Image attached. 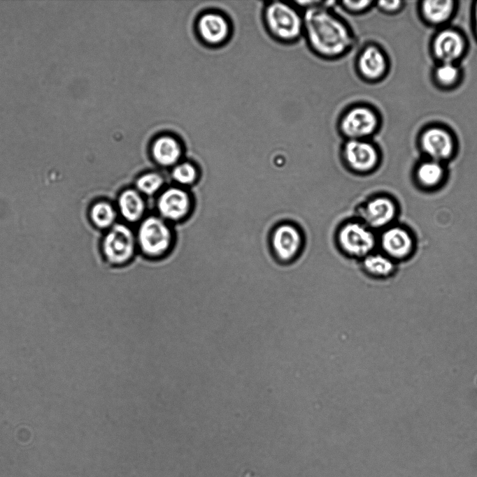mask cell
I'll return each mask as SVG.
<instances>
[{
  "label": "cell",
  "instance_id": "cell-1",
  "mask_svg": "<svg viewBox=\"0 0 477 477\" xmlns=\"http://www.w3.org/2000/svg\"><path fill=\"white\" fill-rule=\"evenodd\" d=\"M334 1H320L303 10L304 38L309 50L325 61L341 59L350 54L357 43L355 33L333 7Z\"/></svg>",
  "mask_w": 477,
  "mask_h": 477
},
{
  "label": "cell",
  "instance_id": "cell-2",
  "mask_svg": "<svg viewBox=\"0 0 477 477\" xmlns=\"http://www.w3.org/2000/svg\"><path fill=\"white\" fill-rule=\"evenodd\" d=\"M261 19L266 34L278 43L293 45L303 38V11L294 1H264Z\"/></svg>",
  "mask_w": 477,
  "mask_h": 477
},
{
  "label": "cell",
  "instance_id": "cell-3",
  "mask_svg": "<svg viewBox=\"0 0 477 477\" xmlns=\"http://www.w3.org/2000/svg\"><path fill=\"white\" fill-rule=\"evenodd\" d=\"M383 116L370 103L357 101L346 106L336 121V129L343 140H372L381 130Z\"/></svg>",
  "mask_w": 477,
  "mask_h": 477
},
{
  "label": "cell",
  "instance_id": "cell-4",
  "mask_svg": "<svg viewBox=\"0 0 477 477\" xmlns=\"http://www.w3.org/2000/svg\"><path fill=\"white\" fill-rule=\"evenodd\" d=\"M416 145L423 158L446 163L459 150L458 138L448 125L432 122L425 124L416 135Z\"/></svg>",
  "mask_w": 477,
  "mask_h": 477
},
{
  "label": "cell",
  "instance_id": "cell-5",
  "mask_svg": "<svg viewBox=\"0 0 477 477\" xmlns=\"http://www.w3.org/2000/svg\"><path fill=\"white\" fill-rule=\"evenodd\" d=\"M470 50L466 33L453 24L434 30L429 44V54L434 63L462 64Z\"/></svg>",
  "mask_w": 477,
  "mask_h": 477
},
{
  "label": "cell",
  "instance_id": "cell-6",
  "mask_svg": "<svg viewBox=\"0 0 477 477\" xmlns=\"http://www.w3.org/2000/svg\"><path fill=\"white\" fill-rule=\"evenodd\" d=\"M136 237L138 249L150 258L165 256L173 243V233L169 223L158 215H150L142 219Z\"/></svg>",
  "mask_w": 477,
  "mask_h": 477
},
{
  "label": "cell",
  "instance_id": "cell-7",
  "mask_svg": "<svg viewBox=\"0 0 477 477\" xmlns=\"http://www.w3.org/2000/svg\"><path fill=\"white\" fill-rule=\"evenodd\" d=\"M336 242L344 255L362 260L374 251L378 245V237L373 230L355 219L347 221L339 226Z\"/></svg>",
  "mask_w": 477,
  "mask_h": 477
},
{
  "label": "cell",
  "instance_id": "cell-8",
  "mask_svg": "<svg viewBox=\"0 0 477 477\" xmlns=\"http://www.w3.org/2000/svg\"><path fill=\"white\" fill-rule=\"evenodd\" d=\"M354 69L357 77L364 82L378 84L388 76L391 61L381 45L368 41L358 50L354 59Z\"/></svg>",
  "mask_w": 477,
  "mask_h": 477
},
{
  "label": "cell",
  "instance_id": "cell-9",
  "mask_svg": "<svg viewBox=\"0 0 477 477\" xmlns=\"http://www.w3.org/2000/svg\"><path fill=\"white\" fill-rule=\"evenodd\" d=\"M340 156L349 170L359 175L373 172L382 159L380 149L373 139L343 140Z\"/></svg>",
  "mask_w": 477,
  "mask_h": 477
},
{
  "label": "cell",
  "instance_id": "cell-10",
  "mask_svg": "<svg viewBox=\"0 0 477 477\" xmlns=\"http://www.w3.org/2000/svg\"><path fill=\"white\" fill-rule=\"evenodd\" d=\"M137 249L136 233L126 223H116L107 230L101 242L106 260L114 266L128 263Z\"/></svg>",
  "mask_w": 477,
  "mask_h": 477
},
{
  "label": "cell",
  "instance_id": "cell-11",
  "mask_svg": "<svg viewBox=\"0 0 477 477\" xmlns=\"http://www.w3.org/2000/svg\"><path fill=\"white\" fill-rule=\"evenodd\" d=\"M399 212L397 202L386 195L373 196L357 210V219L373 231L394 224Z\"/></svg>",
  "mask_w": 477,
  "mask_h": 477
},
{
  "label": "cell",
  "instance_id": "cell-12",
  "mask_svg": "<svg viewBox=\"0 0 477 477\" xmlns=\"http://www.w3.org/2000/svg\"><path fill=\"white\" fill-rule=\"evenodd\" d=\"M192 207L193 200L190 193L177 185L164 189L156 200L158 216L168 223L185 220L191 213Z\"/></svg>",
  "mask_w": 477,
  "mask_h": 477
},
{
  "label": "cell",
  "instance_id": "cell-13",
  "mask_svg": "<svg viewBox=\"0 0 477 477\" xmlns=\"http://www.w3.org/2000/svg\"><path fill=\"white\" fill-rule=\"evenodd\" d=\"M303 242L300 229L291 223L277 225L270 235L271 251L280 263H287L294 260L301 252Z\"/></svg>",
  "mask_w": 477,
  "mask_h": 477
},
{
  "label": "cell",
  "instance_id": "cell-14",
  "mask_svg": "<svg viewBox=\"0 0 477 477\" xmlns=\"http://www.w3.org/2000/svg\"><path fill=\"white\" fill-rule=\"evenodd\" d=\"M381 252L395 261L408 258L413 253L415 241L413 235L404 226L392 224L382 230L378 237Z\"/></svg>",
  "mask_w": 477,
  "mask_h": 477
},
{
  "label": "cell",
  "instance_id": "cell-15",
  "mask_svg": "<svg viewBox=\"0 0 477 477\" xmlns=\"http://www.w3.org/2000/svg\"><path fill=\"white\" fill-rule=\"evenodd\" d=\"M459 8L457 0H420L416 5L420 22L434 30L452 24Z\"/></svg>",
  "mask_w": 477,
  "mask_h": 477
},
{
  "label": "cell",
  "instance_id": "cell-16",
  "mask_svg": "<svg viewBox=\"0 0 477 477\" xmlns=\"http://www.w3.org/2000/svg\"><path fill=\"white\" fill-rule=\"evenodd\" d=\"M429 75L432 85L437 90L451 92L462 85L465 74L462 64L434 63Z\"/></svg>",
  "mask_w": 477,
  "mask_h": 477
},
{
  "label": "cell",
  "instance_id": "cell-17",
  "mask_svg": "<svg viewBox=\"0 0 477 477\" xmlns=\"http://www.w3.org/2000/svg\"><path fill=\"white\" fill-rule=\"evenodd\" d=\"M117 210L128 223H138L144 219L146 203L144 196L134 187L122 190L117 198Z\"/></svg>",
  "mask_w": 477,
  "mask_h": 477
},
{
  "label": "cell",
  "instance_id": "cell-18",
  "mask_svg": "<svg viewBox=\"0 0 477 477\" xmlns=\"http://www.w3.org/2000/svg\"><path fill=\"white\" fill-rule=\"evenodd\" d=\"M416 184L424 190H434L441 186L446 177V163L423 158L414 168Z\"/></svg>",
  "mask_w": 477,
  "mask_h": 477
},
{
  "label": "cell",
  "instance_id": "cell-19",
  "mask_svg": "<svg viewBox=\"0 0 477 477\" xmlns=\"http://www.w3.org/2000/svg\"><path fill=\"white\" fill-rule=\"evenodd\" d=\"M152 156L158 165L173 168L180 162L182 147L174 138L164 135L154 142L152 146Z\"/></svg>",
  "mask_w": 477,
  "mask_h": 477
},
{
  "label": "cell",
  "instance_id": "cell-20",
  "mask_svg": "<svg viewBox=\"0 0 477 477\" xmlns=\"http://www.w3.org/2000/svg\"><path fill=\"white\" fill-rule=\"evenodd\" d=\"M199 29L203 38L211 43L224 41L230 30L227 20L217 13L203 15L199 22Z\"/></svg>",
  "mask_w": 477,
  "mask_h": 477
},
{
  "label": "cell",
  "instance_id": "cell-21",
  "mask_svg": "<svg viewBox=\"0 0 477 477\" xmlns=\"http://www.w3.org/2000/svg\"><path fill=\"white\" fill-rule=\"evenodd\" d=\"M361 261L363 270L372 278L386 279L396 270L397 263L382 252L373 251Z\"/></svg>",
  "mask_w": 477,
  "mask_h": 477
},
{
  "label": "cell",
  "instance_id": "cell-22",
  "mask_svg": "<svg viewBox=\"0 0 477 477\" xmlns=\"http://www.w3.org/2000/svg\"><path fill=\"white\" fill-rule=\"evenodd\" d=\"M118 214L116 207L107 200L95 202L89 212L90 221L94 226L105 230H108L116 223Z\"/></svg>",
  "mask_w": 477,
  "mask_h": 477
},
{
  "label": "cell",
  "instance_id": "cell-23",
  "mask_svg": "<svg viewBox=\"0 0 477 477\" xmlns=\"http://www.w3.org/2000/svg\"><path fill=\"white\" fill-rule=\"evenodd\" d=\"M165 180L159 173L146 172L140 175L135 180L134 188L145 196L159 194L164 189Z\"/></svg>",
  "mask_w": 477,
  "mask_h": 477
},
{
  "label": "cell",
  "instance_id": "cell-24",
  "mask_svg": "<svg viewBox=\"0 0 477 477\" xmlns=\"http://www.w3.org/2000/svg\"><path fill=\"white\" fill-rule=\"evenodd\" d=\"M171 176L177 186L184 187L196 183L199 172L193 163L189 161H180L172 168Z\"/></svg>",
  "mask_w": 477,
  "mask_h": 477
},
{
  "label": "cell",
  "instance_id": "cell-25",
  "mask_svg": "<svg viewBox=\"0 0 477 477\" xmlns=\"http://www.w3.org/2000/svg\"><path fill=\"white\" fill-rule=\"evenodd\" d=\"M336 5L344 12L351 15H361L369 12L374 8L375 1H339Z\"/></svg>",
  "mask_w": 477,
  "mask_h": 477
},
{
  "label": "cell",
  "instance_id": "cell-26",
  "mask_svg": "<svg viewBox=\"0 0 477 477\" xmlns=\"http://www.w3.org/2000/svg\"><path fill=\"white\" fill-rule=\"evenodd\" d=\"M406 1L404 0L375 1L376 8L380 13L386 15H396L405 8Z\"/></svg>",
  "mask_w": 477,
  "mask_h": 477
},
{
  "label": "cell",
  "instance_id": "cell-27",
  "mask_svg": "<svg viewBox=\"0 0 477 477\" xmlns=\"http://www.w3.org/2000/svg\"><path fill=\"white\" fill-rule=\"evenodd\" d=\"M470 29L473 38L477 43V0L471 2L469 10Z\"/></svg>",
  "mask_w": 477,
  "mask_h": 477
}]
</instances>
